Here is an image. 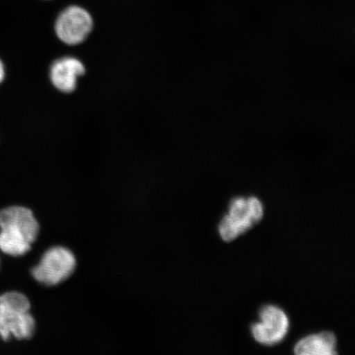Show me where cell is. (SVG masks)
I'll return each mask as SVG.
<instances>
[{"label": "cell", "instance_id": "1", "mask_svg": "<svg viewBox=\"0 0 355 355\" xmlns=\"http://www.w3.org/2000/svg\"><path fill=\"white\" fill-rule=\"evenodd\" d=\"M40 225L33 211L10 206L0 211V250L11 257H21L32 250Z\"/></svg>", "mask_w": 355, "mask_h": 355}, {"label": "cell", "instance_id": "2", "mask_svg": "<svg viewBox=\"0 0 355 355\" xmlns=\"http://www.w3.org/2000/svg\"><path fill=\"white\" fill-rule=\"evenodd\" d=\"M30 309L28 297L20 292L0 295V337L3 341L10 340L12 336L20 340L32 338L35 322Z\"/></svg>", "mask_w": 355, "mask_h": 355}, {"label": "cell", "instance_id": "3", "mask_svg": "<svg viewBox=\"0 0 355 355\" xmlns=\"http://www.w3.org/2000/svg\"><path fill=\"white\" fill-rule=\"evenodd\" d=\"M229 214L222 218L219 224V233L225 242L234 239L254 227L263 219V203L256 197H236L230 200Z\"/></svg>", "mask_w": 355, "mask_h": 355}, {"label": "cell", "instance_id": "4", "mask_svg": "<svg viewBox=\"0 0 355 355\" xmlns=\"http://www.w3.org/2000/svg\"><path fill=\"white\" fill-rule=\"evenodd\" d=\"M75 268L76 259L73 252L63 247H55L44 252L41 261L31 272L37 282L53 286L68 279Z\"/></svg>", "mask_w": 355, "mask_h": 355}, {"label": "cell", "instance_id": "5", "mask_svg": "<svg viewBox=\"0 0 355 355\" xmlns=\"http://www.w3.org/2000/svg\"><path fill=\"white\" fill-rule=\"evenodd\" d=\"M260 322L251 326L252 336L264 345H277L285 338L290 328V321L282 309L266 305L259 312Z\"/></svg>", "mask_w": 355, "mask_h": 355}, {"label": "cell", "instance_id": "6", "mask_svg": "<svg viewBox=\"0 0 355 355\" xmlns=\"http://www.w3.org/2000/svg\"><path fill=\"white\" fill-rule=\"evenodd\" d=\"M93 21L84 8L71 6L60 13L55 24V33L60 41L75 46L85 41L91 33Z\"/></svg>", "mask_w": 355, "mask_h": 355}, {"label": "cell", "instance_id": "7", "mask_svg": "<svg viewBox=\"0 0 355 355\" xmlns=\"http://www.w3.org/2000/svg\"><path fill=\"white\" fill-rule=\"evenodd\" d=\"M85 73V67L73 57L58 60L51 68V80L58 90L69 93L77 87L78 78Z\"/></svg>", "mask_w": 355, "mask_h": 355}, {"label": "cell", "instance_id": "8", "mask_svg": "<svg viewBox=\"0 0 355 355\" xmlns=\"http://www.w3.org/2000/svg\"><path fill=\"white\" fill-rule=\"evenodd\" d=\"M336 337L334 333L323 331L301 339L295 346L298 355H335Z\"/></svg>", "mask_w": 355, "mask_h": 355}, {"label": "cell", "instance_id": "9", "mask_svg": "<svg viewBox=\"0 0 355 355\" xmlns=\"http://www.w3.org/2000/svg\"><path fill=\"white\" fill-rule=\"evenodd\" d=\"M4 78V68L2 62L0 61V83H2Z\"/></svg>", "mask_w": 355, "mask_h": 355}]
</instances>
